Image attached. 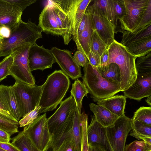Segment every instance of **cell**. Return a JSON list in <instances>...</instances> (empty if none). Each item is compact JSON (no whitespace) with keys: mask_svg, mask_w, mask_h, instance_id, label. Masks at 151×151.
<instances>
[{"mask_svg":"<svg viewBox=\"0 0 151 151\" xmlns=\"http://www.w3.org/2000/svg\"><path fill=\"white\" fill-rule=\"evenodd\" d=\"M123 92L127 98L138 101L151 95V72L138 73L135 82Z\"/></svg>","mask_w":151,"mask_h":151,"instance_id":"obj_15","label":"cell"},{"mask_svg":"<svg viewBox=\"0 0 151 151\" xmlns=\"http://www.w3.org/2000/svg\"><path fill=\"white\" fill-rule=\"evenodd\" d=\"M73 57L76 62L80 66L84 67L88 61L86 56L78 50L75 52Z\"/></svg>","mask_w":151,"mask_h":151,"instance_id":"obj_44","label":"cell"},{"mask_svg":"<svg viewBox=\"0 0 151 151\" xmlns=\"http://www.w3.org/2000/svg\"><path fill=\"white\" fill-rule=\"evenodd\" d=\"M6 29L4 27H0V43L4 38L8 36L6 35V34L5 33L4 29Z\"/></svg>","mask_w":151,"mask_h":151,"instance_id":"obj_50","label":"cell"},{"mask_svg":"<svg viewBox=\"0 0 151 151\" xmlns=\"http://www.w3.org/2000/svg\"><path fill=\"white\" fill-rule=\"evenodd\" d=\"M77 108V107H76ZM76 108L73 110L65 123L52 134L51 147L52 150L58 148L67 137L71 129Z\"/></svg>","mask_w":151,"mask_h":151,"instance_id":"obj_23","label":"cell"},{"mask_svg":"<svg viewBox=\"0 0 151 151\" xmlns=\"http://www.w3.org/2000/svg\"><path fill=\"white\" fill-rule=\"evenodd\" d=\"M22 131L39 151H47L51 147L52 135L48 125L46 113L38 116Z\"/></svg>","mask_w":151,"mask_h":151,"instance_id":"obj_6","label":"cell"},{"mask_svg":"<svg viewBox=\"0 0 151 151\" xmlns=\"http://www.w3.org/2000/svg\"><path fill=\"white\" fill-rule=\"evenodd\" d=\"M76 108L75 100L71 95L61 102L56 111L47 118L48 128L52 135L65 123L72 111Z\"/></svg>","mask_w":151,"mask_h":151,"instance_id":"obj_14","label":"cell"},{"mask_svg":"<svg viewBox=\"0 0 151 151\" xmlns=\"http://www.w3.org/2000/svg\"><path fill=\"white\" fill-rule=\"evenodd\" d=\"M11 143L20 151H39L24 134L23 131L12 139Z\"/></svg>","mask_w":151,"mask_h":151,"instance_id":"obj_30","label":"cell"},{"mask_svg":"<svg viewBox=\"0 0 151 151\" xmlns=\"http://www.w3.org/2000/svg\"><path fill=\"white\" fill-rule=\"evenodd\" d=\"M87 133L88 141L89 145H99L104 147L107 151H110L105 128L96 121L94 115L92 118L90 125H88Z\"/></svg>","mask_w":151,"mask_h":151,"instance_id":"obj_19","label":"cell"},{"mask_svg":"<svg viewBox=\"0 0 151 151\" xmlns=\"http://www.w3.org/2000/svg\"><path fill=\"white\" fill-rule=\"evenodd\" d=\"M70 93L75 100L77 108L81 113L83 98L85 96L87 97V94L89 93L87 88L83 83L77 79L72 84Z\"/></svg>","mask_w":151,"mask_h":151,"instance_id":"obj_27","label":"cell"},{"mask_svg":"<svg viewBox=\"0 0 151 151\" xmlns=\"http://www.w3.org/2000/svg\"><path fill=\"white\" fill-rule=\"evenodd\" d=\"M96 68L99 72L104 78L120 83V70L116 64L112 63L106 67Z\"/></svg>","mask_w":151,"mask_h":151,"instance_id":"obj_32","label":"cell"},{"mask_svg":"<svg viewBox=\"0 0 151 151\" xmlns=\"http://www.w3.org/2000/svg\"><path fill=\"white\" fill-rule=\"evenodd\" d=\"M146 101L150 106L151 105V95L147 97V99H146Z\"/></svg>","mask_w":151,"mask_h":151,"instance_id":"obj_51","label":"cell"},{"mask_svg":"<svg viewBox=\"0 0 151 151\" xmlns=\"http://www.w3.org/2000/svg\"><path fill=\"white\" fill-rule=\"evenodd\" d=\"M107 50V66L112 63L118 66L120 73L121 91H124L134 83L137 78V73L135 62L137 58L130 53L125 46L115 40L108 47Z\"/></svg>","mask_w":151,"mask_h":151,"instance_id":"obj_3","label":"cell"},{"mask_svg":"<svg viewBox=\"0 0 151 151\" xmlns=\"http://www.w3.org/2000/svg\"><path fill=\"white\" fill-rule=\"evenodd\" d=\"M90 16L93 29L107 45L108 47L114 41V30L95 1L87 8Z\"/></svg>","mask_w":151,"mask_h":151,"instance_id":"obj_10","label":"cell"},{"mask_svg":"<svg viewBox=\"0 0 151 151\" xmlns=\"http://www.w3.org/2000/svg\"><path fill=\"white\" fill-rule=\"evenodd\" d=\"M150 0H124L126 14L120 22L121 28L132 32L140 22Z\"/></svg>","mask_w":151,"mask_h":151,"instance_id":"obj_11","label":"cell"},{"mask_svg":"<svg viewBox=\"0 0 151 151\" xmlns=\"http://www.w3.org/2000/svg\"><path fill=\"white\" fill-rule=\"evenodd\" d=\"M28 60L29 65L31 71L37 70L43 71L51 68L56 61L50 50L45 49L43 46L35 44L29 49Z\"/></svg>","mask_w":151,"mask_h":151,"instance_id":"obj_13","label":"cell"},{"mask_svg":"<svg viewBox=\"0 0 151 151\" xmlns=\"http://www.w3.org/2000/svg\"><path fill=\"white\" fill-rule=\"evenodd\" d=\"M83 83L94 101L109 98L121 91L120 82L104 78L97 68L88 61L83 67Z\"/></svg>","mask_w":151,"mask_h":151,"instance_id":"obj_4","label":"cell"},{"mask_svg":"<svg viewBox=\"0 0 151 151\" xmlns=\"http://www.w3.org/2000/svg\"><path fill=\"white\" fill-rule=\"evenodd\" d=\"M40 106H37L35 109L22 118L19 121V127H24L32 123L38 116Z\"/></svg>","mask_w":151,"mask_h":151,"instance_id":"obj_39","label":"cell"},{"mask_svg":"<svg viewBox=\"0 0 151 151\" xmlns=\"http://www.w3.org/2000/svg\"><path fill=\"white\" fill-rule=\"evenodd\" d=\"M132 132L129 135L151 144V126L139 121L132 122Z\"/></svg>","mask_w":151,"mask_h":151,"instance_id":"obj_26","label":"cell"},{"mask_svg":"<svg viewBox=\"0 0 151 151\" xmlns=\"http://www.w3.org/2000/svg\"><path fill=\"white\" fill-rule=\"evenodd\" d=\"M41 28L29 20L27 22L21 20L18 26L9 32L8 37L0 43V57H6L20 46L36 44L38 39L42 38Z\"/></svg>","mask_w":151,"mask_h":151,"instance_id":"obj_5","label":"cell"},{"mask_svg":"<svg viewBox=\"0 0 151 151\" xmlns=\"http://www.w3.org/2000/svg\"><path fill=\"white\" fill-rule=\"evenodd\" d=\"M132 119L125 115L119 117L111 127L105 128L110 150L124 151L128 134L132 130Z\"/></svg>","mask_w":151,"mask_h":151,"instance_id":"obj_9","label":"cell"},{"mask_svg":"<svg viewBox=\"0 0 151 151\" xmlns=\"http://www.w3.org/2000/svg\"><path fill=\"white\" fill-rule=\"evenodd\" d=\"M127 97L116 95L97 101L98 105L102 106L119 117L125 115L124 109Z\"/></svg>","mask_w":151,"mask_h":151,"instance_id":"obj_22","label":"cell"},{"mask_svg":"<svg viewBox=\"0 0 151 151\" xmlns=\"http://www.w3.org/2000/svg\"><path fill=\"white\" fill-rule=\"evenodd\" d=\"M31 45L30 44L23 45L13 51L14 60L10 75L15 81L33 85H35V81L29 68L28 60L29 50Z\"/></svg>","mask_w":151,"mask_h":151,"instance_id":"obj_8","label":"cell"},{"mask_svg":"<svg viewBox=\"0 0 151 151\" xmlns=\"http://www.w3.org/2000/svg\"><path fill=\"white\" fill-rule=\"evenodd\" d=\"M112 0L116 19L120 21L126 14V7L124 0Z\"/></svg>","mask_w":151,"mask_h":151,"instance_id":"obj_40","label":"cell"},{"mask_svg":"<svg viewBox=\"0 0 151 151\" xmlns=\"http://www.w3.org/2000/svg\"><path fill=\"white\" fill-rule=\"evenodd\" d=\"M88 117L84 112L81 113L82 143L81 151H91L87 137Z\"/></svg>","mask_w":151,"mask_h":151,"instance_id":"obj_36","label":"cell"},{"mask_svg":"<svg viewBox=\"0 0 151 151\" xmlns=\"http://www.w3.org/2000/svg\"><path fill=\"white\" fill-rule=\"evenodd\" d=\"M109 55L107 49L104 51L100 57V65L97 68H102L107 66Z\"/></svg>","mask_w":151,"mask_h":151,"instance_id":"obj_46","label":"cell"},{"mask_svg":"<svg viewBox=\"0 0 151 151\" xmlns=\"http://www.w3.org/2000/svg\"><path fill=\"white\" fill-rule=\"evenodd\" d=\"M19 122L0 117V129L8 133L11 136L19 132Z\"/></svg>","mask_w":151,"mask_h":151,"instance_id":"obj_37","label":"cell"},{"mask_svg":"<svg viewBox=\"0 0 151 151\" xmlns=\"http://www.w3.org/2000/svg\"><path fill=\"white\" fill-rule=\"evenodd\" d=\"M90 146L91 151H107L104 147L99 145H93Z\"/></svg>","mask_w":151,"mask_h":151,"instance_id":"obj_49","label":"cell"},{"mask_svg":"<svg viewBox=\"0 0 151 151\" xmlns=\"http://www.w3.org/2000/svg\"><path fill=\"white\" fill-rule=\"evenodd\" d=\"M85 13L86 22L83 29L79 34L73 35L72 38L76 44L78 50L83 53L88 59L90 51L91 38L94 29L90 14L87 9Z\"/></svg>","mask_w":151,"mask_h":151,"instance_id":"obj_18","label":"cell"},{"mask_svg":"<svg viewBox=\"0 0 151 151\" xmlns=\"http://www.w3.org/2000/svg\"><path fill=\"white\" fill-rule=\"evenodd\" d=\"M108 48L106 44L101 38L96 31L94 29L91 41L90 50L100 62L101 56Z\"/></svg>","mask_w":151,"mask_h":151,"instance_id":"obj_31","label":"cell"},{"mask_svg":"<svg viewBox=\"0 0 151 151\" xmlns=\"http://www.w3.org/2000/svg\"><path fill=\"white\" fill-rule=\"evenodd\" d=\"M124 151H151V144L135 140L125 146Z\"/></svg>","mask_w":151,"mask_h":151,"instance_id":"obj_38","label":"cell"},{"mask_svg":"<svg viewBox=\"0 0 151 151\" xmlns=\"http://www.w3.org/2000/svg\"><path fill=\"white\" fill-rule=\"evenodd\" d=\"M0 117L7 119L17 121L7 110L2 101L0 96Z\"/></svg>","mask_w":151,"mask_h":151,"instance_id":"obj_43","label":"cell"},{"mask_svg":"<svg viewBox=\"0 0 151 151\" xmlns=\"http://www.w3.org/2000/svg\"><path fill=\"white\" fill-rule=\"evenodd\" d=\"M110 151H112L111 150H110Z\"/></svg>","mask_w":151,"mask_h":151,"instance_id":"obj_53","label":"cell"},{"mask_svg":"<svg viewBox=\"0 0 151 151\" xmlns=\"http://www.w3.org/2000/svg\"><path fill=\"white\" fill-rule=\"evenodd\" d=\"M52 151H76L74 144L69 137L66 138L56 149Z\"/></svg>","mask_w":151,"mask_h":151,"instance_id":"obj_42","label":"cell"},{"mask_svg":"<svg viewBox=\"0 0 151 151\" xmlns=\"http://www.w3.org/2000/svg\"><path fill=\"white\" fill-rule=\"evenodd\" d=\"M104 14L113 26L115 33L117 24L112 0H95Z\"/></svg>","mask_w":151,"mask_h":151,"instance_id":"obj_28","label":"cell"},{"mask_svg":"<svg viewBox=\"0 0 151 151\" xmlns=\"http://www.w3.org/2000/svg\"><path fill=\"white\" fill-rule=\"evenodd\" d=\"M23 11L17 7L4 0H0V27L12 31L22 20Z\"/></svg>","mask_w":151,"mask_h":151,"instance_id":"obj_16","label":"cell"},{"mask_svg":"<svg viewBox=\"0 0 151 151\" xmlns=\"http://www.w3.org/2000/svg\"><path fill=\"white\" fill-rule=\"evenodd\" d=\"M14 54L13 52L0 61V81L10 75V69L13 64Z\"/></svg>","mask_w":151,"mask_h":151,"instance_id":"obj_35","label":"cell"},{"mask_svg":"<svg viewBox=\"0 0 151 151\" xmlns=\"http://www.w3.org/2000/svg\"><path fill=\"white\" fill-rule=\"evenodd\" d=\"M68 137L72 141L76 151H81L82 143L81 113L76 108L72 128Z\"/></svg>","mask_w":151,"mask_h":151,"instance_id":"obj_24","label":"cell"},{"mask_svg":"<svg viewBox=\"0 0 151 151\" xmlns=\"http://www.w3.org/2000/svg\"><path fill=\"white\" fill-rule=\"evenodd\" d=\"M132 122L139 121L151 126V107L142 106L136 110L132 118Z\"/></svg>","mask_w":151,"mask_h":151,"instance_id":"obj_33","label":"cell"},{"mask_svg":"<svg viewBox=\"0 0 151 151\" xmlns=\"http://www.w3.org/2000/svg\"><path fill=\"white\" fill-rule=\"evenodd\" d=\"M127 51L137 58L146 55L151 51V37L133 42L125 46Z\"/></svg>","mask_w":151,"mask_h":151,"instance_id":"obj_25","label":"cell"},{"mask_svg":"<svg viewBox=\"0 0 151 151\" xmlns=\"http://www.w3.org/2000/svg\"><path fill=\"white\" fill-rule=\"evenodd\" d=\"M10 136L8 133L0 129V142L10 143Z\"/></svg>","mask_w":151,"mask_h":151,"instance_id":"obj_48","label":"cell"},{"mask_svg":"<svg viewBox=\"0 0 151 151\" xmlns=\"http://www.w3.org/2000/svg\"><path fill=\"white\" fill-rule=\"evenodd\" d=\"M6 2L13 4L20 8L22 11L26 8L35 3L37 0H4Z\"/></svg>","mask_w":151,"mask_h":151,"instance_id":"obj_41","label":"cell"},{"mask_svg":"<svg viewBox=\"0 0 151 151\" xmlns=\"http://www.w3.org/2000/svg\"><path fill=\"white\" fill-rule=\"evenodd\" d=\"M0 151H6L0 148Z\"/></svg>","mask_w":151,"mask_h":151,"instance_id":"obj_52","label":"cell"},{"mask_svg":"<svg viewBox=\"0 0 151 151\" xmlns=\"http://www.w3.org/2000/svg\"></svg>","mask_w":151,"mask_h":151,"instance_id":"obj_54","label":"cell"},{"mask_svg":"<svg viewBox=\"0 0 151 151\" xmlns=\"http://www.w3.org/2000/svg\"><path fill=\"white\" fill-rule=\"evenodd\" d=\"M47 1L40 14L38 25L46 34L61 36L68 45L73 36L69 14L58 0Z\"/></svg>","mask_w":151,"mask_h":151,"instance_id":"obj_1","label":"cell"},{"mask_svg":"<svg viewBox=\"0 0 151 151\" xmlns=\"http://www.w3.org/2000/svg\"><path fill=\"white\" fill-rule=\"evenodd\" d=\"M88 60L89 63L92 66L96 68L99 67L100 61L91 50L88 54Z\"/></svg>","mask_w":151,"mask_h":151,"instance_id":"obj_45","label":"cell"},{"mask_svg":"<svg viewBox=\"0 0 151 151\" xmlns=\"http://www.w3.org/2000/svg\"><path fill=\"white\" fill-rule=\"evenodd\" d=\"M17 99L22 118L38 106L42 86L30 85L15 81L12 86Z\"/></svg>","mask_w":151,"mask_h":151,"instance_id":"obj_7","label":"cell"},{"mask_svg":"<svg viewBox=\"0 0 151 151\" xmlns=\"http://www.w3.org/2000/svg\"><path fill=\"white\" fill-rule=\"evenodd\" d=\"M0 148L6 151H20L11 143L0 142Z\"/></svg>","mask_w":151,"mask_h":151,"instance_id":"obj_47","label":"cell"},{"mask_svg":"<svg viewBox=\"0 0 151 151\" xmlns=\"http://www.w3.org/2000/svg\"><path fill=\"white\" fill-rule=\"evenodd\" d=\"M150 37H151V24L142 31L135 34H132L129 31H124L120 43L125 46L131 43L141 41Z\"/></svg>","mask_w":151,"mask_h":151,"instance_id":"obj_29","label":"cell"},{"mask_svg":"<svg viewBox=\"0 0 151 151\" xmlns=\"http://www.w3.org/2000/svg\"><path fill=\"white\" fill-rule=\"evenodd\" d=\"M70 84L69 77L61 70H55L48 76L42 86L41 94L38 105L40 114L55 109L62 101Z\"/></svg>","mask_w":151,"mask_h":151,"instance_id":"obj_2","label":"cell"},{"mask_svg":"<svg viewBox=\"0 0 151 151\" xmlns=\"http://www.w3.org/2000/svg\"><path fill=\"white\" fill-rule=\"evenodd\" d=\"M0 96L7 110L19 122L21 116L18 102L12 86L0 85Z\"/></svg>","mask_w":151,"mask_h":151,"instance_id":"obj_20","label":"cell"},{"mask_svg":"<svg viewBox=\"0 0 151 151\" xmlns=\"http://www.w3.org/2000/svg\"><path fill=\"white\" fill-rule=\"evenodd\" d=\"M89 106L96 121L105 128L112 126L119 117L102 106L91 103Z\"/></svg>","mask_w":151,"mask_h":151,"instance_id":"obj_21","label":"cell"},{"mask_svg":"<svg viewBox=\"0 0 151 151\" xmlns=\"http://www.w3.org/2000/svg\"><path fill=\"white\" fill-rule=\"evenodd\" d=\"M135 65L137 73L151 72V52L146 55L138 57L135 61Z\"/></svg>","mask_w":151,"mask_h":151,"instance_id":"obj_34","label":"cell"},{"mask_svg":"<svg viewBox=\"0 0 151 151\" xmlns=\"http://www.w3.org/2000/svg\"><path fill=\"white\" fill-rule=\"evenodd\" d=\"M70 17L74 35L91 0H59Z\"/></svg>","mask_w":151,"mask_h":151,"instance_id":"obj_17","label":"cell"},{"mask_svg":"<svg viewBox=\"0 0 151 151\" xmlns=\"http://www.w3.org/2000/svg\"><path fill=\"white\" fill-rule=\"evenodd\" d=\"M50 50L56 62L65 75L73 80H76L82 77L81 66L74 60L71 51L56 47H52Z\"/></svg>","mask_w":151,"mask_h":151,"instance_id":"obj_12","label":"cell"}]
</instances>
